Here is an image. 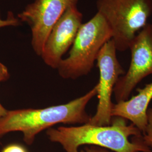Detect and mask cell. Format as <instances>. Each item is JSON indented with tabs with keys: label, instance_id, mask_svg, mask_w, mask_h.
<instances>
[{
	"label": "cell",
	"instance_id": "6da1fadb",
	"mask_svg": "<svg viewBox=\"0 0 152 152\" xmlns=\"http://www.w3.org/2000/svg\"><path fill=\"white\" fill-rule=\"evenodd\" d=\"M108 126L86 124L76 127L50 129L49 140L60 144L65 152H80L79 148L88 145L102 147L115 152H152L142 141L141 132L125 118L114 117Z\"/></svg>",
	"mask_w": 152,
	"mask_h": 152
},
{
	"label": "cell",
	"instance_id": "7a4b0ae2",
	"mask_svg": "<svg viewBox=\"0 0 152 152\" xmlns=\"http://www.w3.org/2000/svg\"><path fill=\"white\" fill-rule=\"evenodd\" d=\"M97 94L96 85L85 95L68 103L45 108L8 110L0 119V138L9 132L19 131L23 134L24 141L31 145L37 134L54 125L88 124L91 117L86 113V107Z\"/></svg>",
	"mask_w": 152,
	"mask_h": 152
},
{
	"label": "cell",
	"instance_id": "3957f363",
	"mask_svg": "<svg viewBox=\"0 0 152 152\" xmlns=\"http://www.w3.org/2000/svg\"><path fill=\"white\" fill-rule=\"evenodd\" d=\"M112 38L111 29L97 12L80 28L68 56L61 60L57 69L60 77L75 80L87 75L91 71L100 50Z\"/></svg>",
	"mask_w": 152,
	"mask_h": 152
},
{
	"label": "cell",
	"instance_id": "277c9868",
	"mask_svg": "<svg viewBox=\"0 0 152 152\" xmlns=\"http://www.w3.org/2000/svg\"><path fill=\"white\" fill-rule=\"evenodd\" d=\"M96 8L111 29L117 50L123 51L148 23L152 0H97Z\"/></svg>",
	"mask_w": 152,
	"mask_h": 152
},
{
	"label": "cell",
	"instance_id": "5b68a950",
	"mask_svg": "<svg viewBox=\"0 0 152 152\" xmlns=\"http://www.w3.org/2000/svg\"><path fill=\"white\" fill-rule=\"evenodd\" d=\"M114 41L110 39L98 54L96 61L100 78L98 85V104L96 112L89 123L95 126H108L112 121V95L114 86L124 71L117 57Z\"/></svg>",
	"mask_w": 152,
	"mask_h": 152
},
{
	"label": "cell",
	"instance_id": "8992f818",
	"mask_svg": "<svg viewBox=\"0 0 152 152\" xmlns=\"http://www.w3.org/2000/svg\"><path fill=\"white\" fill-rule=\"evenodd\" d=\"M129 49L131 52L129 68L120 77L114 86L117 103L128 100L136 85L152 75V24L148 23L136 34Z\"/></svg>",
	"mask_w": 152,
	"mask_h": 152
},
{
	"label": "cell",
	"instance_id": "52a82bcc",
	"mask_svg": "<svg viewBox=\"0 0 152 152\" xmlns=\"http://www.w3.org/2000/svg\"><path fill=\"white\" fill-rule=\"evenodd\" d=\"M78 0H35L18 14L20 22L29 26L32 32L33 50L41 56L44 46L52 28L70 6Z\"/></svg>",
	"mask_w": 152,
	"mask_h": 152
},
{
	"label": "cell",
	"instance_id": "ba28073f",
	"mask_svg": "<svg viewBox=\"0 0 152 152\" xmlns=\"http://www.w3.org/2000/svg\"><path fill=\"white\" fill-rule=\"evenodd\" d=\"M82 18L77 4L70 6L60 16L49 34L41 56L46 65L58 69L63 55L75 41Z\"/></svg>",
	"mask_w": 152,
	"mask_h": 152
},
{
	"label": "cell",
	"instance_id": "9c48e42d",
	"mask_svg": "<svg viewBox=\"0 0 152 152\" xmlns=\"http://www.w3.org/2000/svg\"><path fill=\"white\" fill-rule=\"evenodd\" d=\"M138 94L130 99L113 104L112 116L129 120L144 132L147 125V110L152 99V82L144 88L137 89Z\"/></svg>",
	"mask_w": 152,
	"mask_h": 152
},
{
	"label": "cell",
	"instance_id": "30bf717a",
	"mask_svg": "<svg viewBox=\"0 0 152 152\" xmlns=\"http://www.w3.org/2000/svg\"><path fill=\"white\" fill-rule=\"evenodd\" d=\"M141 138L147 146L152 149V108L147 110V126Z\"/></svg>",
	"mask_w": 152,
	"mask_h": 152
},
{
	"label": "cell",
	"instance_id": "8fae6325",
	"mask_svg": "<svg viewBox=\"0 0 152 152\" xmlns=\"http://www.w3.org/2000/svg\"><path fill=\"white\" fill-rule=\"evenodd\" d=\"M22 25V23L18 18L14 16L12 12L7 14V18L2 19L0 18V28L6 27H18Z\"/></svg>",
	"mask_w": 152,
	"mask_h": 152
},
{
	"label": "cell",
	"instance_id": "7c38bea8",
	"mask_svg": "<svg viewBox=\"0 0 152 152\" xmlns=\"http://www.w3.org/2000/svg\"><path fill=\"white\" fill-rule=\"evenodd\" d=\"M1 152H27L24 147L17 144H11L6 146Z\"/></svg>",
	"mask_w": 152,
	"mask_h": 152
},
{
	"label": "cell",
	"instance_id": "4fadbf2b",
	"mask_svg": "<svg viewBox=\"0 0 152 152\" xmlns=\"http://www.w3.org/2000/svg\"><path fill=\"white\" fill-rule=\"evenodd\" d=\"M10 78L7 68L0 61V83L7 81Z\"/></svg>",
	"mask_w": 152,
	"mask_h": 152
},
{
	"label": "cell",
	"instance_id": "5bb4252c",
	"mask_svg": "<svg viewBox=\"0 0 152 152\" xmlns=\"http://www.w3.org/2000/svg\"><path fill=\"white\" fill-rule=\"evenodd\" d=\"M80 152H109L108 151L104 148L90 145V147H86Z\"/></svg>",
	"mask_w": 152,
	"mask_h": 152
},
{
	"label": "cell",
	"instance_id": "9a60e30c",
	"mask_svg": "<svg viewBox=\"0 0 152 152\" xmlns=\"http://www.w3.org/2000/svg\"><path fill=\"white\" fill-rule=\"evenodd\" d=\"M8 110H7L0 103V119L1 118H2L4 115H5V114L7 113Z\"/></svg>",
	"mask_w": 152,
	"mask_h": 152
}]
</instances>
